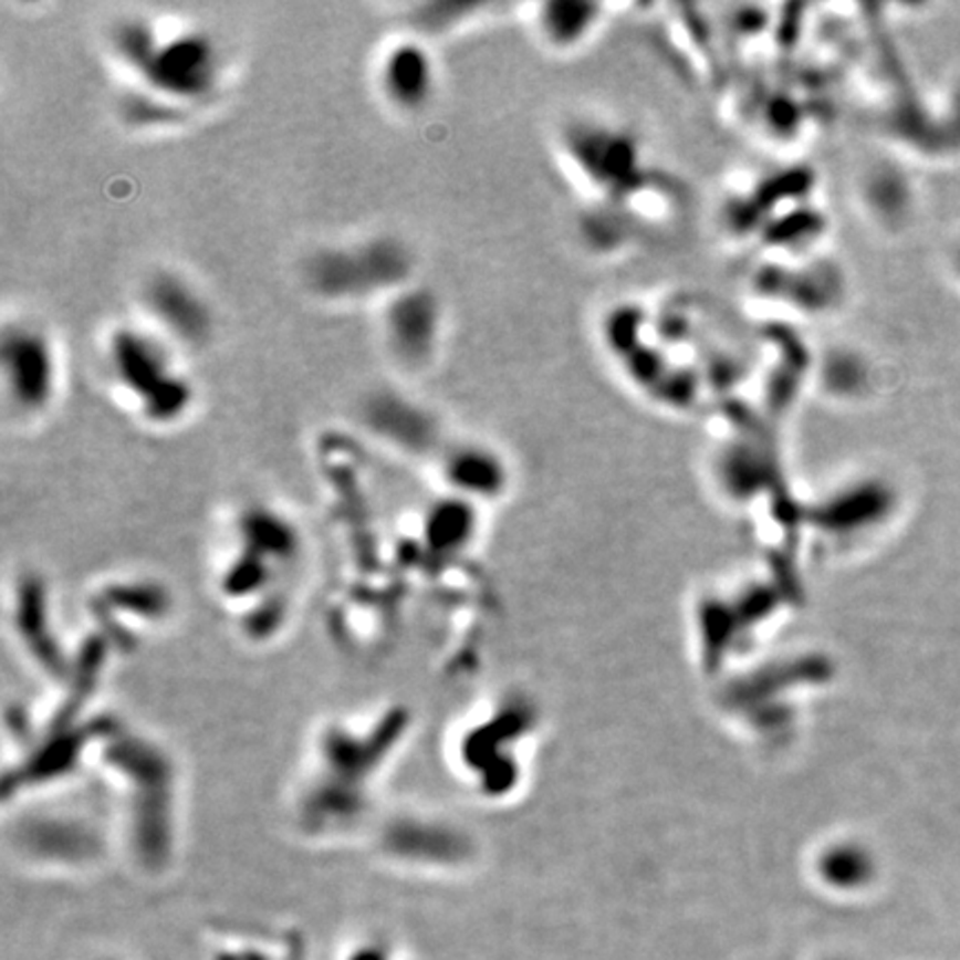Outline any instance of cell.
<instances>
[{
    "mask_svg": "<svg viewBox=\"0 0 960 960\" xmlns=\"http://www.w3.org/2000/svg\"><path fill=\"white\" fill-rule=\"evenodd\" d=\"M0 369L8 400L21 414L50 409L59 394V356L52 338L36 325L14 323L0 343Z\"/></svg>",
    "mask_w": 960,
    "mask_h": 960,
    "instance_id": "obj_4",
    "label": "cell"
},
{
    "mask_svg": "<svg viewBox=\"0 0 960 960\" xmlns=\"http://www.w3.org/2000/svg\"><path fill=\"white\" fill-rule=\"evenodd\" d=\"M109 45L145 92L163 103H198L220 83L222 56L202 30L163 32L145 17H127L112 28Z\"/></svg>",
    "mask_w": 960,
    "mask_h": 960,
    "instance_id": "obj_1",
    "label": "cell"
},
{
    "mask_svg": "<svg viewBox=\"0 0 960 960\" xmlns=\"http://www.w3.org/2000/svg\"><path fill=\"white\" fill-rule=\"evenodd\" d=\"M380 330L389 354L400 365H425L440 334V307L436 296L414 283L398 290L385 301Z\"/></svg>",
    "mask_w": 960,
    "mask_h": 960,
    "instance_id": "obj_6",
    "label": "cell"
},
{
    "mask_svg": "<svg viewBox=\"0 0 960 960\" xmlns=\"http://www.w3.org/2000/svg\"><path fill=\"white\" fill-rule=\"evenodd\" d=\"M367 427L400 449H422L434 440L431 414L400 392H374L363 405Z\"/></svg>",
    "mask_w": 960,
    "mask_h": 960,
    "instance_id": "obj_8",
    "label": "cell"
},
{
    "mask_svg": "<svg viewBox=\"0 0 960 960\" xmlns=\"http://www.w3.org/2000/svg\"><path fill=\"white\" fill-rule=\"evenodd\" d=\"M140 303L145 314L176 343L198 347L213 334V312L207 299L176 272H154L143 285Z\"/></svg>",
    "mask_w": 960,
    "mask_h": 960,
    "instance_id": "obj_5",
    "label": "cell"
},
{
    "mask_svg": "<svg viewBox=\"0 0 960 960\" xmlns=\"http://www.w3.org/2000/svg\"><path fill=\"white\" fill-rule=\"evenodd\" d=\"M414 257L400 238L372 236L314 252L305 263L307 288L327 303L389 299L411 285Z\"/></svg>",
    "mask_w": 960,
    "mask_h": 960,
    "instance_id": "obj_3",
    "label": "cell"
},
{
    "mask_svg": "<svg viewBox=\"0 0 960 960\" xmlns=\"http://www.w3.org/2000/svg\"><path fill=\"white\" fill-rule=\"evenodd\" d=\"M376 83L394 109L403 114L425 109L436 92V67L429 50L414 39L392 43L380 56Z\"/></svg>",
    "mask_w": 960,
    "mask_h": 960,
    "instance_id": "obj_7",
    "label": "cell"
},
{
    "mask_svg": "<svg viewBox=\"0 0 960 960\" xmlns=\"http://www.w3.org/2000/svg\"><path fill=\"white\" fill-rule=\"evenodd\" d=\"M107 369L149 425H176L196 403L191 380L174 363L163 336L118 325L107 338Z\"/></svg>",
    "mask_w": 960,
    "mask_h": 960,
    "instance_id": "obj_2",
    "label": "cell"
}]
</instances>
